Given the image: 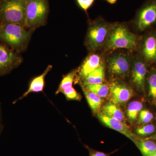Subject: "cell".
<instances>
[{
	"instance_id": "6da1fadb",
	"label": "cell",
	"mask_w": 156,
	"mask_h": 156,
	"mask_svg": "<svg viewBox=\"0 0 156 156\" xmlns=\"http://www.w3.org/2000/svg\"><path fill=\"white\" fill-rule=\"evenodd\" d=\"M32 31L19 23L0 24V41L18 53L26 48L31 36Z\"/></svg>"
},
{
	"instance_id": "7a4b0ae2",
	"label": "cell",
	"mask_w": 156,
	"mask_h": 156,
	"mask_svg": "<svg viewBox=\"0 0 156 156\" xmlns=\"http://www.w3.org/2000/svg\"><path fill=\"white\" fill-rule=\"evenodd\" d=\"M140 38L132 33L126 25L118 24L110 30L105 45L107 50L126 49L135 50L138 47Z\"/></svg>"
},
{
	"instance_id": "3957f363",
	"label": "cell",
	"mask_w": 156,
	"mask_h": 156,
	"mask_svg": "<svg viewBox=\"0 0 156 156\" xmlns=\"http://www.w3.org/2000/svg\"><path fill=\"white\" fill-rule=\"evenodd\" d=\"M49 12V0H27L24 27L33 31L44 25Z\"/></svg>"
},
{
	"instance_id": "277c9868",
	"label": "cell",
	"mask_w": 156,
	"mask_h": 156,
	"mask_svg": "<svg viewBox=\"0 0 156 156\" xmlns=\"http://www.w3.org/2000/svg\"><path fill=\"white\" fill-rule=\"evenodd\" d=\"M26 1L0 0V24L14 23L24 26Z\"/></svg>"
},
{
	"instance_id": "5b68a950",
	"label": "cell",
	"mask_w": 156,
	"mask_h": 156,
	"mask_svg": "<svg viewBox=\"0 0 156 156\" xmlns=\"http://www.w3.org/2000/svg\"><path fill=\"white\" fill-rule=\"evenodd\" d=\"M111 27L102 18L94 20L89 25L86 38V45L88 50L95 51L105 44Z\"/></svg>"
},
{
	"instance_id": "8992f818",
	"label": "cell",
	"mask_w": 156,
	"mask_h": 156,
	"mask_svg": "<svg viewBox=\"0 0 156 156\" xmlns=\"http://www.w3.org/2000/svg\"><path fill=\"white\" fill-rule=\"evenodd\" d=\"M134 23L137 30L144 31L156 23V0H147L136 12Z\"/></svg>"
},
{
	"instance_id": "52a82bcc",
	"label": "cell",
	"mask_w": 156,
	"mask_h": 156,
	"mask_svg": "<svg viewBox=\"0 0 156 156\" xmlns=\"http://www.w3.org/2000/svg\"><path fill=\"white\" fill-rule=\"evenodd\" d=\"M22 61V58L18 53L0 43V76L11 73Z\"/></svg>"
},
{
	"instance_id": "ba28073f",
	"label": "cell",
	"mask_w": 156,
	"mask_h": 156,
	"mask_svg": "<svg viewBox=\"0 0 156 156\" xmlns=\"http://www.w3.org/2000/svg\"><path fill=\"white\" fill-rule=\"evenodd\" d=\"M107 64L109 71L112 75L118 78L125 77L130 73L131 58L126 53H117L108 57Z\"/></svg>"
},
{
	"instance_id": "9c48e42d",
	"label": "cell",
	"mask_w": 156,
	"mask_h": 156,
	"mask_svg": "<svg viewBox=\"0 0 156 156\" xmlns=\"http://www.w3.org/2000/svg\"><path fill=\"white\" fill-rule=\"evenodd\" d=\"M140 50V57L146 63H156V31L151 32L143 37Z\"/></svg>"
},
{
	"instance_id": "30bf717a",
	"label": "cell",
	"mask_w": 156,
	"mask_h": 156,
	"mask_svg": "<svg viewBox=\"0 0 156 156\" xmlns=\"http://www.w3.org/2000/svg\"><path fill=\"white\" fill-rule=\"evenodd\" d=\"M97 116L101 122L103 123L105 126L125 135L131 140L135 145L140 138L130 130L127 124L115 118L105 114L102 112L98 113Z\"/></svg>"
},
{
	"instance_id": "8fae6325",
	"label": "cell",
	"mask_w": 156,
	"mask_h": 156,
	"mask_svg": "<svg viewBox=\"0 0 156 156\" xmlns=\"http://www.w3.org/2000/svg\"><path fill=\"white\" fill-rule=\"evenodd\" d=\"M109 87L111 102L117 105L126 103L133 96V90L122 83L112 82Z\"/></svg>"
},
{
	"instance_id": "7c38bea8",
	"label": "cell",
	"mask_w": 156,
	"mask_h": 156,
	"mask_svg": "<svg viewBox=\"0 0 156 156\" xmlns=\"http://www.w3.org/2000/svg\"><path fill=\"white\" fill-rule=\"evenodd\" d=\"M147 73L146 63L141 57L134 58L132 67L131 79L136 89L142 92L145 91L146 77Z\"/></svg>"
},
{
	"instance_id": "4fadbf2b",
	"label": "cell",
	"mask_w": 156,
	"mask_h": 156,
	"mask_svg": "<svg viewBox=\"0 0 156 156\" xmlns=\"http://www.w3.org/2000/svg\"><path fill=\"white\" fill-rule=\"evenodd\" d=\"M102 65V58L97 54L89 55L77 70L78 76L83 80L90 73Z\"/></svg>"
},
{
	"instance_id": "5bb4252c",
	"label": "cell",
	"mask_w": 156,
	"mask_h": 156,
	"mask_svg": "<svg viewBox=\"0 0 156 156\" xmlns=\"http://www.w3.org/2000/svg\"><path fill=\"white\" fill-rule=\"evenodd\" d=\"M52 68L53 66L52 65L48 66L43 73L34 78L31 81L27 91L24 92L22 96L20 97L18 99L14 101L13 103H16L17 101L25 98L31 93L43 92L44 88L45 77L52 69Z\"/></svg>"
},
{
	"instance_id": "9a60e30c",
	"label": "cell",
	"mask_w": 156,
	"mask_h": 156,
	"mask_svg": "<svg viewBox=\"0 0 156 156\" xmlns=\"http://www.w3.org/2000/svg\"><path fill=\"white\" fill-rule=\"evenodd\" d=\"M105 76L104 66L102 64L82 80V85L102 84L105 81Z\"/></svg>"
},
{
	"instance_id": "2e32d148",
	"label": "cell",
	"mask_w": 156,
	"mask_h": 156,
	"mask_svg": "<svg viewBox=\"0 0 156 156\" xmlns=\"http://www.w3.org/2000/svg\"><path fill=\"white\" fill-rule=\"evenodd\" d=\"M82 87L88 104L92 112L94 113L99 112L104 102V100L102 98L99 97L84 87L82 86Z\"/></svg>"
},
{
	"instance_id": "e0dca14e",
	"label": "cell",
	"mask_w": 156,
	"mask_h": 156,
	"mask_svg": "<svg viewBox=\"0 0 156 156\" xmlns=\"http://www.w3.org/2000/svg\"><path fill=\"white\" fill-rule=\"evenodd\" d=\"M101 110H102V112L105 114L115 118L126 124L124 113L117 105L115 104L110 101L103 105L101 108Z\"/></svg>"
},
{
	"instance_id": "ac0fdd59",
	"label": "cell",
	"mask_w": 156,
	"mask_h": 156,
	"mask_svg": "<svg viewBox=\"0 0 156 156\" xmlns=\"http://www.w3.org/2000/svg\"><path fill=\"white\" fill-rule=\"evenodd\" d=\"M136 145L143 156H148L156 151V143L147 138L145 139L140 138Z\"/></svg>"
},
{
	"instance_id": "d6986e66",
	"label": "cell",
	"mask_w": 156,
	"mask_h": 156,
	"mask_svg": "<svg viewBox=\"0 0 156 156\" xmlns=\"http://www.w3.org/2000/svg\"><path fill=\"white\" fill-rule=\"evenodd\" d=\"M143 108V104L139 101H131L127 108V115L130 122H135Z\"/></svg>"
},
{
	"instance_id": "ffe728a7",
	"label": "cell",
	"mask_w": 156,
	"mask_h": 156,
	"mask_svg": "<svg viewBox=\"0 0 156 156\" xmlns=\"http://www.w3.org/2000/svg\"><path fill=\"white\" fill-rule=\"evenodd\" d=\"M77 73V70H75L63 77L58 86V89L56 90V94L62 93L65 89L73 87L74 81L75 80Z\"/></svg>"
},
{
	"instance_id": "44dd1931",
	"label": "cell",
	"mask_w": 156,
	"mask_h": 156,
	"mask_svg": "<svg viewBox=\"0 0 156 156\" xmlns=\"http://www.w3.org/2000/svg\"><path fill=\"white\" fill-rule=\"evenodd\" d=\"M82 86L101 98L107 97L109 93V87L105 84H91Z\"/></svg>"
},
{
	"instance_id": "7402d4cb",
	"label": "cell",
	"mask_w": 156,
	"mask_h": 156,
	"mask_svg": "<svg viewBox=\"0 0 156 156\" xmlns=\"http://www.w3.org/2000/svg\"><path fill=\"white\" fill-rule=\"evenodd\" d=\"M149 95L153 99H156V71L153 69L151 70L148 79Z\"/></svg>"
},
{
	"instance_id": "603a6c76",
	"label": "cell",
	"mask_w": 156,
	"mask_h": 156,
	"mask_svg": "<svg viewBox=\"0 0 156 156\" xmlns=\"http://www.w3.org/2000/svg\"><path fill=\"white\" fill-rule=\"evenodd\" d=\"M155 129L154 126L152 124L139 126L135 128V132L141 136H146L150 135L154 132Z\"/></svg>"
},
{
	"instance_id": "cb8c5ba5",
	"label": "cell",
	"mask_w": 156,
	"mask_h": 156,
	"mask_svg": "<svg viewBox=\"0 0 156 156\" xmlns=\"http://www.w3.org/2000/svg\"><path fill=\"white\" fill-rule=\"evenodd\" d=\"M62 93L64 94L68 100L80 101L82 96L73 87L65 89Z\"/></svg>"
},
{
	"instance_id": "d4e9b609",
	"label": "cell",
	"mask_w": 156,
	"mask_h": 156,
	"mask_svg": "<svg viewBox=\"0 0 156 156\" xmlns=\"http://www.w3.org/2000/svg\"><path fill=\"white\" fill-rule=\"evenodd\" d=\"M153 114L147 110H141L139 114V122L141 124L149 123L153 119Z\"/></svg>"
},
{
	"instance_id": "484cf974",
	"label": "cell",
	"mask_w": 156,
	"mask_h": 156,
	"mask_svg": "<svg viewBox=\"0 0 156 156\" xmlns=\"http://www.w3.org/2000/svg\"><path fill=\"white\" fill-rule=\"evenodd\" d=\"M95 0H76L78 5L82 10L88 14V10L94 4Z\"/></svg>"
},
{
	"instance_id": "4316f807",
	"label": "cell",
	"mask_w": 156,
	"mask_h": 156,
	"mask_svg": "<svg viewBox=\"0 0 156 156\" xmlns=\"http://www.w3.org/2000/svg\"><path fill=\"white\" fill-rule=\"evenodd\" d=\"M87 147V148L89 150V156H110V154L105 153L99 151L94 150L92 149Z\"/></svg>"
},
{
	"instance_id": "83f0119b",
	"label": "cell",
	"mask_w": 156,
	"mask_h": 156,
	"mask_svg": "<svg viewBox=\"0 0 156 156\" xmlns=\"http://www.w3.org/2000/svg\"><path fill=\"white\" fill-rule=\"evenodd\" d=\"M104 1H105L110 5H114L117 3L118 0H104Z\"/></svg>"
},
{
	"instance_id": "f1b7e54d",
	"label": "cell",
	"mask_w": 156,
	"mask_h": 156,
	"mask_svg": "<svg viewBox=\"0 0 156 156\" xmlns=\"http://www.w3.org/2000/svg\"><path fill=\"white\" fill-rule=\"evenodd\" d=\"M2 129V114H1V107H0V133Z\"/></svg>"
},
{
	"instance_id": "f546056e",
	"label": "cell",
	"mask_w": 156,
	"mask_h": 156,
	"mask_svg": "<svg viewBox=\"0 0 156 156\" xmlns=\"http://www.w3.org/2000/svg\"><path fill=\"white\" fill-rule=\"evenodd\" d=\"M147 139L156 140V134L155 135H154V136H151V137H150V138H147Z\"/></svg>"
},
{
	"instance_id": "4dcf8cb0",
	"label": "cell",
	"mask_w": 156,
	"mask_h": 156,
	"mask_svg": "<svg viewBox=\"0 0 156 156\" xmlns=\"http://www.w3.org/2000/svg\"><path fill=\"white\" fill-rule=\"evenodd\" d=\"M148 156H156V151L154 152L153 153L151 154V155H150Z\"/></svg>"
},
{
	"instance_id": "1f68e13d",
	"label": "cell",
	"mask_w": 156,
	"mask_h": 156,
	"mask_svg": "<svg viewBox=\"0 0 156 156\" xmlns=\"http://www.w3.org/2000/svg\"><path fill=\"white\" fill-rule=\"evenodd\" d=\"M22 1H27V0H22Z\"/></svg>"
},
{
	"instance_id": "d6a6232c",
	"label": "cell",
	"mask_w": 156,
	"mask_h": 156,
	"mask_svg": "<svg viewBox=\"0 0 156 156\" xmlns=\"http://www.w3.org/2000/svg\"></svg>"
}]
</instances>
